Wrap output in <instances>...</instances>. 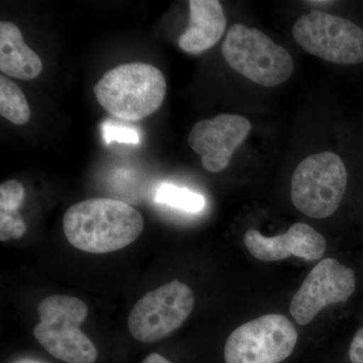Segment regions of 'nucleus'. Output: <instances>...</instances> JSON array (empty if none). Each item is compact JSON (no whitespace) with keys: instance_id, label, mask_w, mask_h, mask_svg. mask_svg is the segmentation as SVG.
<instances>
[{"instance_id":"0eeeda50","label":"nucleus","mask_w":363,"mask_h":363,"mask_svg":"<svg viewBox=\"0 0 363 363\" xmlns=\"http://www.w3.org/2000/svg\"><path fill=\"white\" fill-rule=\"evenodd\" d=\"M294 39L306 52L340 65L363 62V30L351 21L311 11L293 26Z\"/></svg>"},{"instance_id":"dca6fc26","label":"nucleus","mask_w":363,"mask_h":363,"mask_svg":"<svg viewBox=\"0 0 363 363\" xmlns=\"http://www.w3.org/2000/svg\"><path fill=\"white\" fill-rule=\"evenodd\" d=\"M156 200L161 204L192 213L201 211L205 206V199L202 195L168 183L162 184L157 189Z\"/></svg>"},{"instance_id":"6ab92c4d","label":"nucleus","mask_w":363,"mask_h":363,"mask_svg":"<svg viewBox=\"0 0 363 363\" xmlns=\"http://www.w3.org/2000/svg\"><path fill=\"white\" fill-rule=\"evenodd\" d=\"M142 363H172L166 357H162L161 354L157 353H152V354L147 355L145 358V360Z\"/></svg>"},{"instance_id":"6e6552de","label":"nucleus","mask_w":363,"mask_h":363,"mask_svg":"<svg viewBox=\"0 0 363 363\" xmlns=\"http://www.w3.org/2000/svg\"><path fill=\"white\" fill-rule=\"evenodd\" d=\"M298 332L288 318L267 314L241 325L224 347L226 363H279L292 354Z\"/></svg>"},{"instance_id":"1a4fd4ad","label":"nucleus","mask_w":363,"mask_h":363,"mask_svg":"<svg viewBox=\"0 0 363 363\" xmlns=\"http://www.w3.org/2000/svg\"><path fill=\"white\" fill-rule=\"evenodd\" d=\"M355 286L357 279L352 269L331 257L321 260L294 296L291 315L300 326H305L327 306L346 302Z\"/></svg>"},{"instance_id":"a211bd4d","label":"nucleus","mask_w":363,"mask_h":363,"mask_svg":"<svg viewBox=\"0 0 363 363\" xmlns=\"http://www.w3.org/2000/svg\"><path fill=\"white\" fill-rule=\"evenodd\" d=\"M350 358L352 363H363V328L359 329L350 344Z\"/></svg>"},{"instance_id":"9d476101","label":"nucleus","mask_w":363,"mask_h":363,"mask_svg":"<svg viewBox=\"0 0 363 363\" xmlns=\"http://www.w3.org/2000/svg\"><path fill=\"white\" fill-rule=\"evenodd\" d=\"M252 130L247 117L220 114L203 119L193 126L188 143L201 156L203 167L209 173H219L230 164L235 150L245 142Z\"/></svg>"},{"instance_id":"39448f33","label":"nucleus","mask_w":363,"mask_h":363,"mask_svg":"<svg viewBox=\"0 0 363 363\" xmlns=\"http://www.w3.org/2000/svg\"><path fill=\"white\" fill-rule=\"evenodd\" d=\"M347 186V172L338 155L318 152L298 164L291 183V199L298 211L315 219L335 213Z\"/></svg>"},{"instance_id":"4468645a","label":"nucleus","mask_w":363,"mask_h":363,"mask_svg":"<svg viewBox=\"0 0 363 363\" xmlns=\"http://www.w3.org/2000/svg\"><path fill=\"white\" fill-rule=\"evenodd\" d=\"M25 195L21 182L7 181L0 186V240H18L25 235L26 225L18 213Z\"/></svg>"},{"instance_id":"412c9836","label":"nucleus","mask_w":363,"mask_h":363,"mask_svg":"<svg viewBox=\"0 0 363 363\" xmlns=\"http://www.w3.org/2000/svg\"><path fill=\"white\" fill-rule=\"evenodd\" d=\"M28 363H30V362H28Z\"/></svg>"},{"instance_id":"20e7f679","label":"nucleus","mask_w":363,"mask_h":363,"mask_svg":"<svg viewBox=\"0 0 363 363\" xmlns=\"http://www.w3.org/2000/svg\"><path fill=\"white\" fill-rule=\"evenodd\" d=\"M222 54L231 69L257 84L276 87L292 76L294 60L262 30L234 23L229 28Z\"/></svg>"},{"instance_id":"f257e3e1","label":"nucleus","mask_w":363,"mask_h":363,"mask_svg":"<svg viewBox=\"0 0 363 363\" xmlns=\"http://www.w3.org/2000/svg\"><path fill=\"white\" fill-rule=\"evenodd\" d=\"M142 214L121 200L94 198L74 204L63 218L66 238L82 252L104 255L123 250L143 233Z\"/></svg>"},{"instance_id":"f3484780","label":"nucleus","mask_w":363,"mask_h":363,"mask_svg":"<svg viewBox=\"0 0 363 363\" xmlns=\"http://www.w3.org/2000/svg\"><path fill=\"white\" fill-rule=\"evenodd\" d=\"M102 138L106 143L117 142L138 145L140 140L138 131L112 121H106L102 124Z\"/></svg>"},{"instance_id":"7ed1b4c3","label":"nucleus","mask_w":363,"mask_h":363,"mask_svg":"<svg viewBox=\"0 0 363 363\" xmlns=\"http://www.w3.org/2000/svg\"><path fill=\"white\" fill-rule=\"evenodd\" d=\"M40 323L33 335L52 357L67 363H94L97 350L81 331L87 305L72 296L52 295L38 306Z\"/></svg>"},{"instance_id":"2eb2a0df","label":"nucleus","mask_w":363,"mask_h":363,"mask_svg":"<svg viewBox=\"0 0 363 363\" xmlns=\"http://www.w3.org/2000/svg\"><path fill=\"white\" fill-rule=\"evenodd\" d=\"M0 116L16 125L30 118V109L23 91L11 79L0 76Z\"/></svg>"},{"instance_id":"f8f14e48","label":"nucleus","mask_w":363,"mask_h":363,"mask_svg":"<svg viewBox=\"0 0 363 363\" xmlns=\"http://www.w3.org/2000/svg\"><path fill=\"white\" fill-rule=\"evenodd\" d=\"M190 26L182 33L179 45L190 54L211 49L218 43L226 28V18L218 0H191Z\"/></svg>"},{"instance_id":"423d86ee","label":"nucleus","mask_w":363,"mask_h":363,"mask_svg":"<svg viewBox=\"0 0 363 363\" xmlns=\"http://www.w3.org/2000/svg\"><path fill=\"white\" fill-rule=\"evenodd\" d=\"M194 305L192 289L173 279L135 303L128 316V331L140 342H157L185 323Z\"/></svg>"},{"instance_id":"f03ea898","label":"nucleus","mask_w":363,"mask_h":363,"mask_svg":"<svg viewBox=\"0 0 363 363\" xmlns=\"http://www.w3.org/2000/svg\"><path fill=\"white\" fill-rule=\"evenodd\" d=\"M93 91L105 111L131 123L157 111L166 98L167 82L157 67L136 62L107 72Z\"/></svg>"},{"instance_id":"ddd939ff","label":"nucleus","mask_w":363,"mask_h":363,"mask_svg":"<svg viewBox=\"0 0 363 363\" xmlns=\"http://www.w3.org/2000/svg\"><path fill=\"white\" fill-rule=\"evenodd\" d=\"M43 70L39 55L33 51L23 40L18 26L4 21L0 23V71L9 77L33 80Z\"/></svg>"},{"instance_id":"aec40b11","label":"nucleus","mask_w":363,"mask_h":363,"mask_svg":"<svg viewBox=\"0 0 363 363\" xmlns=\"http://www.w3.org/2000/svg\"><path fill=\"white\" fill-rule=\"evenodd\" d=\"M305 4L314 6H325L333 4L334 1H328V0H311V1H305Z\"/></svg>"},{"instance_id":"9b49d317","label":"nucleus","mask_w":363,"mask_h":363,"mask_svg":"<svg viewBox=\"0 0 363 363\" xmlns=\"http://www.w3.org/2000/svg\"><path fill=\"white\" fill-rule=\"evenodd\" d=\"M245 245L255 259L262 262H278L290 257L318 260L326 252L324 236L306 223H295L279 235L267 238L255 229L245 234Z\"/></svg>"}]
</instances>
